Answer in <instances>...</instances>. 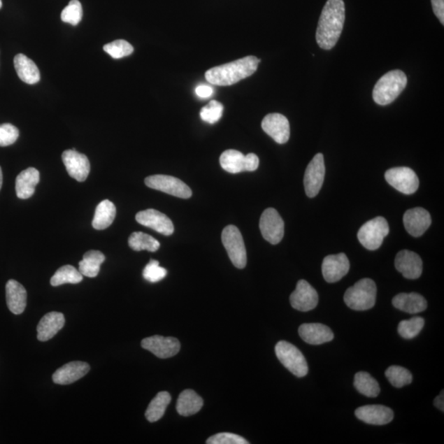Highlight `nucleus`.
<instances>
[{"mask_svg": "<svg viewBox=\"0 0 444 444\" xmlns=\"http://www.w3.org/2000/svg\"><path fill=\"white\" fill-rule=\"evenodd\" d=\"M345 22L343 0H328L322 8L316 31V41L321 49L334 48L342 34Z\"/></svg>", "mask_w": 444, "mask_h": 444, "instance_id": "obj_1", "label": "nucleus"}, {"mask_svg": "<svg viewBox=\"0 0 444 444\" xmlns=\"http://www.w3.org/2000/svg\"><path fill=\"white\" fill-rule=\"evenodd\" d=\"M261 59L255 56H246L236 62L220 65L208 70L206 80L217 86H231L249 78L257 71Z\"/></svg>", "mask_w": 444, "mask_h": 444, "instance_id": "obj_2", "label": "nucleus"}, {"mask_svg": "<svg viewBox=\"0 0 444 444\" xmlns=\"http://www.w3.org/2000/svg\"><path fill=\"white\" fill-rule=\"evenodd\" d=\"M408 78L401 70H392L383 76L375 84L373 98L378 105L387 106L394 101L404 90Z\"/></svg>", "mask_w": 444, "mask_h": 444, "instance_id": "obj_3", "label": "nucleus"}, {"mask_svg": "<svg viewBox=\"0 0 444 444\" xmlns=\"http://www.w3.org/2000/svg\"><path fill=\"white\" fill-rule=\"evenodd\" d=\"M377 287L372 279L359 280L353 287L347 289L344 301L352 310L364 311L375 306Z\"/></svg>", "mask_w": 444, "mask_h": 444, "instance_id": "obj_4", "label": "nucleus"}, {"mask_svg": "<svg viewBox=\"0 0 444 444\" xmlns=\"http://www.w3.org/2000/svg\"><path fill=\"white\" fill-rule=\"evenodd\" d=\"M275 352L280 363L298 378L307 375L308 364L303 355L292 343L280 341L275 345Z\"/></svg>", "mask_w": 444, "mask_h": 444, "instance_id": "obj_5", "label": "nucleus"}, {"mask_svg": "<svg viewBox=\"0 0 444 444\" xmlns=\"http://www.w3.org/2000/svg\"><path fill=\"white\" fill-rule=\"evenodd\" d=\"M222 241L233 265L239 269L245 268L247 264V253L239 229L233 225L224 228Z\"/></svg>", "mask_w": 444, "mask_h": 444, "instance_id": "obj_6", "label": "nucleus"}, {"mask_svg": "<svg viewBox=\"0 0 444 444\" xmlns=\"http://www.w3.org/2000/svg\"><path fill=\"white\" fill-rule=\"evenodd\" d=\"M389 226L385 217H378L364 223L358 231V240L368 250H376L389 235Z\"/></svg>", "mask_w": 444, "mask_h": 444, "instance_id": "obj_7", "label": "nucleus"}, {"mask_svg": "<svg viewBox=\"0 0 444 444\" xmlns=\"http://www.w3.org/2000/svg\"><path fill=\"white\" fill-rule=\"evenodd\" d=\"M220 164L223 170L238 174L244 171H255L259 166V159L255 153L244 155L242 152L229 149L224 152L220 157Z\"/></svg>", "mask_w": 444, "mask_h": 444, "instance_id": "obj_8", "label": "nucleus"}, {"mask_svg": "<svg viewBox=\"0 0 444 444\" xmlns=\"http://www.w3.org/2000/svg\"><path fill=\"white\" fill-rule=\"evenodd\" d=\"M145 184L149 188L162 191L163 193L177 198L187 199L192 196L189 187L174 176L165 175L148 176L145 179Z\"/></svg>", "mask_w": 444, "mask_h": 444, "instance_id": "obj_9", "label": "nucleus"}, {"mask_svg": "<svg viewBox=\"0 0 444 444\" xmlns=\"http://www.w3.org/2000/svg\"><path fill=\"white\" fill-rule=\"evenodd\" d=\"M385 179L395 189L404 194H413L419 188L418 176L408 167H395L387 170Z\"/></svg>", "mask_w": 444, "mask_h": 444, "instance_id": "obj_10", "label": "nucleus"}, {"mask_svg": "<svg viewBox=\"0 0 444 444\" xmlns=\"http://www.w3.org/2000/svg\"><path fill=\"white\" fill-rule=\"evenodd\" d=\"M325 177V164L324 155L317 153L308 163L303 178L306 193L308 198H315L319 194L324 184Z\"/></svg>", "mask_w": 444, "mask_h": 444, "instance_id": "obj_11", "label": "nucleus"}, {"mask_svg": "<svg viewBox=\"0 0 444 444\" xmlns=\"http://www.w3.org/2000/svg\"><path fill=\"white\" fill-rule=\"evenodd\" d=\"M262 236L272 245H278L284 236V222L277 210L268 208L262 214L259 222Z\"/></svg>", "mask_w": 444, "mask_h": 444, "instance_id": "obj_12", "label": "nucleus"}, {"mask_svg": "<svg viewBox=\"0 0 444 444\" xmlns=\"http://www.w3.org/2000/svg\"><path fill=\"white\" fill-rule=\"evenodd\" d=\"M289 302L294 310L308 312L314 310L319 303L316 289L306 280H299L296 288L289 296Z\"/></svg>", "mask_w": 444, "mask_h": 444, "instance_id": "obj_13", "label": "nucleus"}, {"mask_svg": "<svg viewBox=\"0 0 444 444\" xmlns=\"http://www.w3.org/2000/svg\"><path fill=\"white\" fill-rule=\"evenodd\" d=\"M141 345L143 349L149 350L157 357L161 359L174 357L179 353L180 350L179 340L171 338V336L165 338L163 336H152L150 338L143 339Z\"/></svg>", "mask_w": 444, "mask_h": 444, "instance_id": "obj_14", "label": "nucleus"}, {"mask_svg": "<svg viewBox=\"0 0 444 444\" xmlns=\"http://www.w3.org/2000/svg\"><path fill=\"white\" fill-rule=\"evenodd\" d=\"M136 221L141 225L151 228L152 230L164 236H171L175 227L171 220L164 213L155 209H147L136 215Z\"/></svg>", "mask_w": 444, "mask_h": 444, "instance_id": "obj_15", "label": "nucleus"}, {"mask_svg": "<svg viewBox=\"0 0 444 444\" xmlns=\"http://www.w3.org/2000/svg\"><path fill=\"white\" fill-rule=\"evenodd\" d=\"M262 129L279 144L287 143L291 134L287 117L278 113L266 115L262 121Z\"/></svg>", "mask_w": 444, "mask_h": 444, "instance_id": "obj_16", "label": "nucleus"}, {"mask_svg": "<svg viewBox=\"0 0 444 444\" xmlns=\"http://www.w3.org/2000/svg\"><path fill=\"white\" fill-rule=\"evenodd\" d=\"M62 160L69 176L78 182H83L90 173V162L84 154L78 152L76 149L64 151Z\"/></svg>", "mask_w": 444, "mask_h": 444, "instance_id": "obj_17", "label": "nucleus"}, {"mask_svg": "<svg viewBox=\"0 0 444 444\" xmlns=\"http://www.w3.org/2000/svg\"><path fill=\"white\" fill-rule=\"evenodd\" d=\"M350 262L345 254L325 257L322 264V273L327 282H339L349 273Z\"/></svg>", "mask_w": 444, "mask_h": 444, "instance_id": "obj_18", "label": "nucleus"}, {"mask_svg": "<svg viewBox=\"0 0 444 444\" xmlns=\"http://www.w3.org/2000/svg\"><path fill=\"white\" fill-rule=\"evenodd\" d=\"M395 268L405 278L417 279L422 274V260L415 252L401 250L396 256Z\"/></svg>", "mask_w": 444, "mask_h": 444, "instance_id": "obj_19", "label": "nucleus"}, {"mask_svg": "<svg viewBox=\"0 0 444 444\" xmlns=\"http://www.w3.org/2000/svg\"><path fill=\"white\" fill-rule=\"evenodd\" d=\"M403 222L406 231L410 236L420 237L431 227L432 220L427 210L415 208L406 212Z\"/></svg>", "mask_w": 444, "mask_h": 444, "instance_id": "obj_20", "label": "nucleus"}, {"mask_svg": "<svg viewBox=\"0 0 444 444\" xmlns=\"http://www.w3.org/2000/svg\"><path fill=\"white\" fill-rule=\"evenodd\" d=\"M355 414L363 422L373 425L389 424L394 417V411L382 405L364 406L355 410Z\"/></svg>", "mask_w": 444, "mask_h": 444, "instance_id": "obj_21", "label": "nucleus"}, {"mask_svg": "<svg viewBox=\"0 0 444 444\" xmlns=\"http://www.w3.org/2000/svg\"><path fill=\"white\" fill-rule=\"evenodd\" d=\"M89 371H90V366L86 362H69L55 372L52 377L53 381L56 385H71L85 376Z\"/></svg>", "mask_w": 444, "mask_h": 444, "instance_id": "obj_22", "label": "nucleus"}, {"mask_svg": "<svg viewBox=\"0 0 444 444\" xmlns=\"http://www.w3.org/2000/svg\"><path fill=\"white\" fill-rule=\"evenodd\" d=\"M299 334L306 343L310 345L329 343L334 338L333 331L322 324H303L299 329Z\"/></svg>", "mask_w": 444, "mask_h": 444, "instance_id": "obj_23", "label": "nucleus"}, {"mask_svg": "<svg viewBox=\"0 0 444 444\" xmlns=\"http://www.w3.org/2000/svg\"><path fill=\"white\" fill-rule=\"evenodd\" d=\"M64 316L62 313L50 312L41 320L37 326V338L41 342H46L59 333L64 328Z\"/></svg>", "mask_w": 444, "mask_h": 444, "instance_id": "obj_24", "label": "nucleus"}, {"mask_svg": "<svg viewBox=\"0 0 444 444\" xmlns=\"http://www.w3.org/2000/svg\"><path fill=\"white\" fill-rule=\"evenodd\" d=\"M26 289L15 280H9L6 284L7 305L13 314L21 315L27 306Z\"/></svg>", "mask_w": 444, "mask_h": 444, "instance_id": "obj_25", "label": "nucleus"}, {"mask_svg": "<svg viewBox=\"0 0 444 444\" xmlns=\"http://www.w3.org/2000/svg\"><path fill=\"white\" fill-rule=\"evenodd\" d=\"M392 305L408 314H419L427 310V301L418 293H401L392 299Z\"/></svg>", "mask_w": 444, "mask_h": 444, "instance_id": "obj_26", "label": "nucleus"}, {"mask_svg": "<svg viewBox=\"0 0 444 444\" xmlns=\"http://www.w3.org/2000/svg\"><path fill=\"white\" fill-rule=\"evenodd\" d=\"M40 181V173L34 167L27 168L17 176L16 193L18 198L27 199L35 193Z\"/></svg>", "mask_w": 444, "mask_h": 444, "instance_id": "obj_27", "label": "nucleus"}, {"mask_svg": "<svg viewBox=\"0 0 444 444\" xmlns=\"http://www.w3.org/2000/svg\"><path fill=\"white\" fill-rule=\"evenodd\" d=\"M14 68L23 83L35 84L40 81L41 74L38 68L25 55L18 54L14 57Z\"/></svg>", "mask_w": 444, "mask_h": 444, "instance_id": "obj_28", "label": "nucleus"}, {"mask_svg": "<svg viewBox=\"0 0 444 444\" xmlns=\"http://www.w3.org/2000/svg\"><path fill=\"white\" fill-rule=\"evenodd\" d=\"M203 401L193 390L187 389L181 392L177 401L176 410L183 417L198 413L203 408Z\"/></svg>", "mask_w": 444, "mask_h": 444, "instance_id": "obj_29", "label": "nucleus"}, {"mask_svg": "<svg viewBox=\"0 0 444 444\" xmlns=\"http://www.w3.org/2000/svg\"><path fill=\"white\" fill-rule=\"evenodd\" d=\"M115 216L116 208L115 204L110 202V200L102 201L96 208L92 227L96 230H105L113 223Z\"/></svg>", "mask_w": 444, "mask_h": 444, "instance_id": "obj_30", "label": "nucleus"}, {"mask_svg": "<svg viewBox=\"0 0 444 444\" xmlns=\"http://www.w3.org/2000/svg\"><path fill=\"white\" fill-rule=\"evenodd\" d=\"M105 259L106 257L101 251H88L84 255L83 260L79 263V272L85 277L96 278L99 273L101 265Z\"/></svg>", "mask_w": 444, "mask_h": 444, "instance_id": "obj_31", "label": "nucleus"}, {"mask_svg": "<svg viewBox=\"0 0 444 444\" xmlns=\"http://www.w3.org/2000/svg\"><path fill=\"white\" fill-rule=\"evenodd\" d=\"M171 396L169 392H161L154 397L146 410V418L148 422H156L165 414L168 405L171 403Z\"/></svg>", "mask_w": 444, "mask_h": 444, "instance_id": "obj_32", "label": "nucleus"}, {"mask_svg": "<svg viewBox=\"0 0 444 444\" xmlns=\"http://www.w3.org/2000/svg\"><path fill=\"white\" fill-rule=\"evenodd\" d=\"M354 386L359 394L368 397H376L380 392L378 382L366 372H359L355 375Z\"/></svg>", "mask_w": 444, "mask_h": 444, "instance_id": "obj_33", "label": "nucleus"}, {"mask_svg": "<svg viewBox=\"0 0 444 444\" xmlns=\"http://www.w3.org/2000/svg\"><path fill=\"white\" fill-rule=\"evenodd\" d=\"M83 279V275L79 270L71 265H65L56 271V273L50 279L51 286L59 287L64 284H78L80 283Z\"/></svg>", "mask_w": 444, "mask_h": 444, "instance_id": "obj_34", "label": "nucleus"}, {"mask_svg": "<svg viewBox=\"0 0 444 444\" xmlns=\"http://www.w3.org/2000/svg\"><path fill=\"white\" fill-rule=\"evenodd\" d=\"M129 245L134 251L156 252L160 248V243L148 234L134 232L129 238Z\"/></svg>", "mask_w": 444, "mask_h": 444, "instance_id": "obj_35", "label": "nucleus"}, {"mask_svg": "<svg viewBox=\"0 0 444 444\" xmlns=\"http://www.w3.org/2000/svg\"><path fill=\"white\" fill-rule=\"evenodd\" d=\"M385 375L391 385L395 387H403L410 385L413 382V375L403 367L394 366L387 369Z\"/></svg>", "mask_w": 444, "mask_h": 444, "instance_id": "obj_36", "label": "nucleus"}, {"mask_svg": "<svg viewBox=\"0 0 444 444\" xmlns=\"http://www.w3.org/2000/svg\"><path fill=\"white\" fill-rule=\"evenodd\" d=\"M424 320L422 317H411L410 320L400 322L399 334L405 339H413L423 329Z\"/></svg>", "mask_w": 444, "mask_h": 444, "instance_id": "obj_37", "label": "nucleus"}, {"mask_svg": "<svg viewBox=\"0 0 444 444\" xmlns=\"http://www.w3.org/2000/svg\"><path fill=\"white\" fill-rule=\"evenodd\" d=\"M83 14L81 3L78 0H71L68 6L64 8L62 13V20L69 24L77 26L82 20Z\"/></svg>", "mask_w": 444, "mask_h": 444, "instance_id": "obj_38", "label": "nucleus"}, {"mask_svg": "<svg viewBox=\"0 0 444 444\" xmlns=\"http://www.w3.org/2000/svg\"><path fill=\"white\" fill-rule=\"evenodd\" d=\"M106 52L114 59H121L129 56L134 52V48L128 41L117 40L106 44L103 48Z\"/></svg>", "mask_w": 444, "mask_h": 444, "instance_id": "obj_39", "label": "nucleus"}, {"mask_svg": "<svg viewBox=\"0 0 444 444\" xmlns=\"http://www.w3.org/2000/svg\"><path fill=\"white\" fill-rule=\"evenodd\" d=\"M223 106L217 101H211L207 106L203 107L200 112L201 119L208 124H215L222 118Z\"/></svg>", "mask_w": 444, "mask_h": 444, "instance_id": "obj_40", "label": "nucleus"}, {"mask_svg": "<svg viewBox=\"0 0 444 444\" xmlns=\"http://www.w3.org/2000/svg\"><path fill=\"white\" fill-rule=\"evenodd\" d=\"M167 271L164 268H162L159 265V262L152 259L146 266L143 272V275L145 280L148 282L155 283L160 282L162 279L166 277Z\"/></svg>", "mask_w": 444, "mask_h": 444, "instance_id": "obj_41", "label": "nucleus"}, {"mask_svg": "<svg viewBox=\"0 0 444 444\" xmlns=\"http://www.w3.org/2000/svg\"><path fill=\"white\" fill-rule=\"evenodd\" d=\"M20 131L11 124H0V147H8L15 143Z\"/></svg>", "mask_w": 444, "mask_h": 444, "instance_id": "obj_42", "label": "nucleus"}, {"mask_svg": "<svg viewBox=\"0 0 444 444\" xmlns=\"http://www.w3.org/2000/svg\"><path fill=\"white\" fill-rule=\"evenodd\" d=\"M208 444H248L250 443L244 438L231 433H220L210 437Z\"/></svg>", "mask_w": 444, "mask_h": 444, "instance_id": "obj_43", "label": "nucleus"}, {"mask_svg": "<svg viewBox=\"0 0 444 444\" xmlns=\"http://www.w3.org/2000/svg\"><path fill=\"white\" fill-rule=\"evenodd\" d=\"M434 13L444 25V0H431Z\"/></svg>", "mask_w": 444, "mask_h": 444, "instance_id": "obj_44", "label": "nucleus"}, {"mask_svg": "<svg viewBox=\"0 0 444 444\" xmlns=\"http://www.w3.org/2000/svg\"><path fill=\"white\" fill-rule=\"evenodd\" d=\"M195 92L199 97L208 98L213 95V89L208 85H200L196 87Z\"/></svg>", "mask_w": 444, "mask_h": 444, "instance_id": "obj_45", "label": "nucleus"}, {"mask_svg": "<svg viewBox=\"0 0 444 444\" xmlns=\"http://www.w3.org/2000/svg\"><path fill=\"white\" fill-rule=\"evenodd\" d=\"M434 405L436 406L437 408L442 410L443 413L444 411V395L443 391H442L441 394H439L436 399L434 401Z\"/></svg>", "mask_w": 444, "mask_h": 444, "instance_id": "obj_46", "label": "nucleus"}, {"mask_svg": "<svg viewBox=\"0 0 444 444\" xmlns=\"http://www.w3.org/2000/svg\"><path fill=\"white\" fill-rule=\"evenodd\" d=\"M3 185V173L1 170V167H0V189L2 188Z\"/></svg>", "mask_w": 444, "mask_h": 444, "instance_id": "obj_47", "label": "nucleus"}, {"mask_svg": "<svg viewBox=\"0 0 444 444\" xmlns=\"http://www.w3.org/2000/svg\"><path fill=\"white\" fill-rule=\"evenodd\" d=\"M3 3H2V0H0V8H2Z\"/></svg>", "mask_w": 444, "mask_h": 444, "instance_id": "obj_48", "label": "nucleus"}]
</instances>
